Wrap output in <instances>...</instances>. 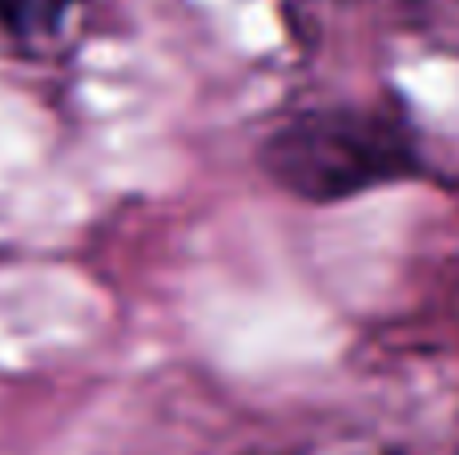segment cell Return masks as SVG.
<instances>
[{"label": "cell", "mask_w": 459, "mask_h": 455, "mask_svg": "<svg viewBox=\"0 0 459 455\" xmlns=\"http://www.w3.org/2000/svg\"><path fill=\"white\" fill-rule=\"evenodd\" d=\"M258 166L290 198L334 206L423 174L415 133L395 109L326 105L286 117L258 145Z\"/></svg>", "instance_id": "obj_1"}, {"label": "cell", "mask_w": 459, "mask_h": 455, "mask_svg": "<svg viewBox=\"0 0 459 455\" xmlns=\"http://www.w3.org/2000/svg\"><path fill=\"white\" fill-rule=\"evenodd\" d=\"M85 0H0V29L16 40H45L65 29Z\"/></svg>", "instance_id": "obj_2"}]
</instances>
